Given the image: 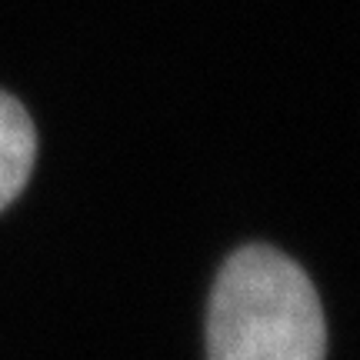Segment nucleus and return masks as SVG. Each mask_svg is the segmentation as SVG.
I'll return each mask as SVG.
<instances>
[{
	"label": "nucleus",
	"instance_id": "nucleus-1",
	"mask_svg": "<svg viewBox=\"0 0 360 360\" xmlns=\"http://www.w3.org/2000/svg\"><path fill=\"white\" fill-rule=\"evenodd\" d=\"M327 327L317 290L270 247L237 250L214 283L207 317L210 360H323Z\"/></svg>",
	"mask_w": 360,
	"mask_h": 360
},
{
	"label": "nucleus",
	"instance_id": "nucleus-2",
	"mask_svg": "<svg viewBox=\"0 0 360 360\" xmlns=\"http://www.w3.org/2000/svg\"><path fill=\"white\" fill-rule=\"evenodd\" d=\"M34 157H37V134L30 117L20 101L0 90V210L11 207L27 187Z\"/></svg>",
	"mask_w": 360,
	"mask_h": 360
}]
</instances>
